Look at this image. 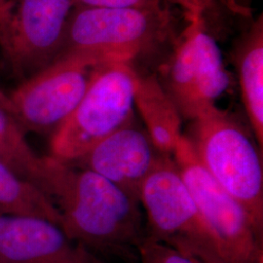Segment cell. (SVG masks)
<instances>
[{
	"label": "cell",
	"mask_w": 263,
	"mask_h": 263,
	"mask_svg": "<svg viewBox=\"0 0 263 263\" xmlns=\"http://www.w3.org/2000/svg\"><path fill=\"white\" fill-rule=\"evenodd\" d=\"M43 192L66 235L90 252L127 256L144 239L140 202L93 171L46 157Z\"/></svg>",
	"instance_id": "obj_1"
},
{
	"label": "cell",
	"mask_w": 263,
	"mask_h": 263,
	"mask_svg": "<svg viewBox=\"0 0 263 263\" xmlns=\"http://www.w3.org/2000/svg\"><path fill=\"white\" fill-rule=\"evenodd\" d=\"M184 136L199 162L244 208L261 236L262 160L242 125L227 111L213 105L191 120Z\"/></svg>",
	"instance_id": "obj_2"
},
{
	"label": "cell",
	"mask_w": 263,
	"mask_h": 263,
	"mask_svg": "<svg viewBox=\"0 0 263 263\" xmlns=\"http://www.w3.org/2000/svg\"><path fill=\"white\" fill-rule=\"evenodd\" d=\"M172 35L173 16L165 2L143 8H76L61 56L79 54L103 64L133 63Z\"/></svg>",
	"instance_id": "obj_3"
},
{
	"label": "cell",
	"mask_w": 263,
	"mask_h": 263,
	"mask_svg": "<svg viewBox=\"0 0 263 263\" xmlns=\"http://www.w3.org/2000/svg\"><path fill=\"white\" fill-rule=\"evenodd\" d=\"M138 76L129 62H109L99 66L73 112L51 136V156L73 163L131 122Z\"/></svg>",
	"instance_id": "obj_4"
},
{
	"label": "cell",
	"mask_w": 263,
	"mask_h": 263,
	"mask_svg": "<svg viewBox=\"0 0 263 263\" xmlns=\"http://www.w3.org/2000/svg\"><path fill=\"white\" fill-rule=\"evenodd\" d=\"M139 201L146 217L145 237L192 257L218 256L212 235L172 155L160 156L141 185Z\"/></svg>",
	"instance_id": "obj_5"
},
{
	"label": "cell",
	"mask_w": 263,
	"mask_h": 263,
	"mask_svg": "<svg viewBox=\"0 0 263 263\" xmlns=\"http://www.w3.org/2000/svg\"><path fill=\"white\" fill-rule=\"evenodd\" d=\"M172 157L212 235L218 256L228 263H262L261 236L244 208L199 162L184 135Z\"/></svg>",
	"instance_id": "obj_6"
},
{
	"label": "cell",
	"mask_w": 263,
	"mask_h": 263,
	"mask_svg": "<svg viewBox=\"0 0 263 263\" xmlns=\"http://www.w3.org/2000/svg\"><path fill=\"white\" fill-rule=\"evenodd\" d=\"M101 65L79 54L60 57L8 95L10 113L25 133L52 136L73 112Z\"/></svg>",
	"instance_id": "obj_7"
},
{
	"label": "cell",
	"mask_w": 263,
	"mask_h": 263,
	"mask_svg": "<svg viewBox=\"0 0 263 263\" xmlns=\"http://www.w3.org/2000/svg\"><path fill=\"white\" fill-rule=\"evenodd\" d=\"M182 118L193 120L226 92L230 83L221 51L203 22L188 23L174 42L157 76Z\"/></svg>",
	"instance_id": "obj_8"
},
{
	"label": "cell",
	"mask_w": 263,
	"mask_h": 263,
	"mask_svg": "<svg viewBox=\"0 0 263 263\" xmlns=\"http://www.w3.org/2000/svg\"><path fill=\"white\" fill-rule=\"evenodd\" d=\"M1 55L10 72L23 82L58 60L63 51L72 0H9Z\"/></svg>",
	"instance_id": "obj_9"
},
{
	"label": "cell",
	"mask_w": 263,
	"mask_h": 263,
	"mask_svg": "<svg viewBox=\"0 0 263 263\" xmlns=\"http://www.w3.org/2000/svg\"><path fill=\"white\" fill-rule=\"evenodd\" d=\"M0 263H104L42 217L0 214Z\"/></svg>",
	"instance_id": "obj_10"
},
{
	"label": "cell",
	"mask_w": 263,
	"mask_h": 263,
	"mask_svg": "<svg viewBox=\"0 0 263 263\" xmlns=\"http://www.w3.org/2000/svg\"><path fill=\"white\" fill-rule=\"evenodd\" d=\"M161 155L133 119L69 164L93 171L139 201L141 185Z\"/></svg>",
	"instance_id": "obj_11"
},
{
	"label": "cell",
	"mask_w": 263,
	"mask_h": 263,
	"mask_svg": "<svg viewBox=\"0 0 263 263\" xmlns=\"http://www.w3.org/2000/svg\"><path fill=\"white\" fill-rule=\"evenodd\" d=\"M233 60L242 102L260 148L263 145V17L260 15L238 39Z\"/></svg>",
	"instance_id": "obj_12"
},
{
	"label": "cell",
	"mask_w": 263,
	"mask_h": 263,
	"mask_svg": "<svg viewBox=\"0 0 263 263\" xmlns=\"http://www.w3.org/2000/svg\"><path fill=\"white\" fill-rule=\"evenodd\" d=\"M135 108L157 151L172 155L183 137L182 117L156 76H138Z\"/></svg>",
	"instance_id": "obj_13"
},
{
	"label": "cell",
	"mask_w": 263,
	"mask_h": 263,
	"mask_svg": "<svg viewBox=\"0 0 263 263\" xmlns=\"http://www.w3.org/2000/svg\"><path fill=\"white\" fill-rule=\"evenodd\" d=\"M0 163L43 192L46 157H40L26 140V133L12 114L0 107Z\"/></svg>",
	"instance_id": "obj_14"
},
{
	"label": "cell",
	"mask_w": 263,
	"mask_h": 263,
	"mask_svg": "<svg viewBox=\"0 0 263 263\" xmlns=\"http://www.w3.org/2000/svg\"><path fill=\"white\" fill-rule=\"evenodd\" d=\"M0 214L37 216L62 224V217L52 200L1 163Z\"/></svg>",
	"instance_id": "obj_15"
},
{
	"label": "cell",
	"mask_w": 263,
	"mask_h": 263,
	"mask_svg": "<svg viewBox=\"0 0 263 263\" xmlns=\"http://www.w3.org/2000/svg\"><path fill=\"white\" fill-rule=\"evenodd\" d=\"M138 254L141 263H196L190 255L147 237L138 247Z\"/></svg>",
	"instance_id": "obj_16"
},
{
	"label": "cell",
	"mask_w": 263,
	"mask_h": 263,
	"mask_svg": "<svg viewBox=\"0 0 263 263\" xmlns=\"http://www.w3.org/2000/svg\"><path fill=\"white\" fill-rule=\"evenodd\" d=\"M182 10L188 23L203 22L207 25L208 14L215 9L216 0H163Z\"/></svg>",
	"instance_id": "obj_17"
},
{
	"label": "cell",
	"mask_w": 263,
	"mask_h": 263,
	"mask_svg": "<svg viewBox=\"0 0 263 263\" xmlns=\"http://www.w3.org/2000/svg\"><path fill=\"white\" fill-rule=\"evenodd\" d=\"M76 8L125 9L143 8L164 2L163 0H72Z\"/></svg>",
	"instance_id": "obj_18"
},
{
	"label": "cell",
	"mask_w": 263,
	"mask_h": 263,
	"mask_svg": "<svg viewBox=\"0 0 263 263\" xmlns=\"http://www.w3.org/2000/svg\"><path fill=\"white\" fill-rule=\"evenodd\" d=\"M9 0H0V45L3 42L9 15Z\"/></svg>",
	"instance_id": "obj_19"
},
{
	"label": "cell",
	"mask_w": 263,
	"mask_h": 263,
	"mask_svg": "<svg viewBox=\"0 0 263 263\" xmlns=\"http://www.w3.org/2000/svg\"><path fill=\"white\" fill-rule=\"evenodd\" d=\"M192 258L195 260L196 263H228L222 260L220 257L216 256L215 254H207V255H202V256L192 257Z\"/></svg>",
	"instance_id": "obj_20"
},
{
	"label": "cell",
	"mask_w": 263,
	"mask_h": 263,
	"mask_svg": "<svg viewBox=\"0 0 263 263\" xmlns=\"http://www.w3.org/2000/svg\"><path fill=\"white\" fill-rule=\"evenodd\" d=\"M0 107L4 108L5 110L9 111L11 109V104H10L9 96L5 94L3 91L0 90Z\"/></svg>",
	"instance_id": "obj_21"
},
{
	"label": "cell",
	"mask_w": 263,
	"mask_h": 263,
	"mask_svg": "<svg viewBox=\"0 0 263 263\" xmlns=\"http://www.w3.org/2000/svg\"><path fill=\"white\" fill-rule=\"evenodd\" d=\"M251 1L252 0H231L233 6L237 9L241 10L242 12H244L245 10L249 8Z\"/></svg>",
	"instance_id": "obj_22"
}]
</instances>
